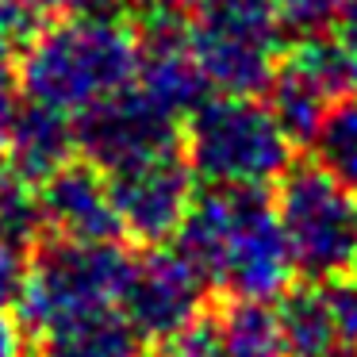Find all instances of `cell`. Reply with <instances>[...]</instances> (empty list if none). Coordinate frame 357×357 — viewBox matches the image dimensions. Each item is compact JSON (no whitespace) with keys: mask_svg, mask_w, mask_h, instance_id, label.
<instances>
[{"mask_svg":"<svg viewBox=\"0 0 357 357\" xmlns=\"http://www.w3.org/2000/svg\"><path fill=\"white\" fill-rule=\"evenodd\" d=\"M334 27L357 43V0H346V8H342V16H338V24H334Z\"/></svg>","mask_w":357,"mask_h":357,"instance_id":"obj_28","label":"cell"},{"mask_svg":"<svg viewBox=\"0 0 357 357\" xmlns=\"http://www.w3.org/2000/svg\"><path fill=\"white\" fill-rule=\"evenodd\" d=\"M35 342H39V357H139L142 346L119 307L89 311L39 334Z\"/></svg>","mask_w":357,"mask_h":357,"instance_id":"obj_14","label":"cell"},{"mask_svg":"<svg viewBox=\"0 0 357 357\" xmlns=\"http://www.w3.org/2000/svg\"><path fill=\"white\" fill-rule=\"evenodd\" d=\"M146 4H150V12H173V16H177V12L200 8L204 0H146Z\"/></svg>","mask_w":357,"mask_h":357,"instance_id":"obj_27","label":"cell"},{"mask_svg":"<svg viewBox=\"0 0 357 357\" xmlns=\"http://www.w3.org/2000/svg\"><path fill=\"white\" fill-rule=\"evenodd\" d=\"M35 231H43L39 188L20 177L8 158H0V238L27 242Z\"/></svg>","mask_w":357,"mask_h":357,"instance_id":"obj_19","label":"cell"},{"mask_svg":"<svg viewBox=\"0 0 357 357\" xmlns=\"http://www.w3.org/2000/svg\"><path fill=\"white\" fill-rule=\"evenodd\" d=\"M215 326L227 357H288L273 300H227Z\"/></svg>","mask_w":357,"mask_h":357,"instance_id":"obj_16","label":"cell"},{"mask_svg":"<svg viewBox=\"0 0 357 357\" xmlns=\"http://www.w3.org/2000/svg\"><path fill=\"white\" fill-rule=\"evenodd\" d=\"M277 315L288 357H334L342 349L326 284L288 288L277 303Z\"/></svg>","mask_w":357,"mask_h":357,"instance_id":"obj_15","label":"cell"},{"mask_svg":"<svg viewBox=\"0 0 357 357\" xmlns=\"http://www.w3.org/2000/svg\"><path fill=\"white\" fill-rule=\"evenodd\" d=\"M127 269H131V254L119 242L50 238L27 265L24 296L16 303L20 323L31 338H39L89 311L119 307Z\"/></svg>","mask_w":357,"mask_h":357,"instance_id":"obj_6","label":"cell"},{"mask_svg":"<svg viewBox=\"0 0 357 357\" xmlns=\"http://www.w3.org/2000/svg\"><path fill=\"white\" fill-rule=\"evenodd\" d=\"M162 357H227V346H223V338H219L215 319L200 315L196 323H188L181 334H173V338L165 342Z\"/></svg>","mask_w":357,"mask_h":357,"instance_id":"obj_21","label":"cell"},{"mask_svg":"<svg viewBox=\"0 0 357 357\" xmlns=\"http://www.w3.org/2000/svg\"><path fill=\"white\" fill-rule=\"evenodd\" d=\"M280 66L300 73L323 100L338 104L357 93V43L342 35L338 27H323V31H307L296 39V47L284 50Z\"/></svg>","mask_w":357,"mask_h":357,"instance_id":"obj_13","label":"cell"},{"mask_svg":"<svg viewBox=\"0 0 357 357\" xmlns=\"http://www.w3.org/2000/svg\"><path fill=\"white\" fill-rule=\"evenodd\" d=\"M31 354V334L20 319L0 315V357H27Z\"/></svg>","mask_w":357,"mask_h":357,"instance_id":"obj_26","label":"cell"},{"mask_svg":"<svg viewBox=\"0 0 357 357\" xmlns=\"http://www.w3.org/2000/svg\"><path fill=\"white\" fill-rule=\"evenodd\" d=\"M173 250L231 300H277L296 277L277 204L261 188L196 192Z\"/></svg>","mask_w":357,"mask_h":357,"instance_id":"obj_1","label":"cell"},{"mask_svg":"<svg viewBox=\"0 0 357 357\" xmlns=\"http://www.w3.org/2000/svg\"><path fill=\"white\" fill-rule=\"evenodd\" d=\"M334 307V323H338V346L342 354L357 357V280H334L326 284Z\"/></svg>","mask_w":357,"mask_h":357,"instance_id":"obj_23","label":"cell"},{"mask_svg":"<svg viewBox=\"0 0 357 357\" xmlns=\"http://www.w3.org/2000/svg\"><path fill=\"white\" fill-rule=\"evenodd\" d=\"M135 85L185 123V116L211 96V85L188 47V31L173 12H150V24L139 31V70Z\"/></svg>","mask_w":357,"mask_h":357,"instance_id":"obj_11","label":"cell"},{"mask_svg":"<svg viewBox=\"0 0 357 357\" xmlns=\"http://www.w3.org/2000/svg\"><path fill=\"white\" fill-rule=\"evenodd\" d=\"M185 31L211 93L257 96L284 58L288 27L273 0H204Z\"/></svg>","mask_w":357,"mask_h":357,"instance_id":"obj_5","label":"cell"},{"mask_svg":"<svg viewBox=\"0 0 357 357\" xmlns=\"http://www.w3.org/2000/svg\"><path fill=\"white\" fill-rule=\"evenodd\" d=\"M277 219L307 284H334L357 269V188L326 165H292L280 177Z\"/></svg>","mask_w":357,"mask_h":357,"instance_id":"obj_4","label":"cell"},{"mask_svg":"<svg viewBox=\"0 0 357 357\" xmlns=\"http://www.w3.org/2000/svg\"><path fill=\"white\" fill-rule=\"evenodd\" d=\"M296 142L257 96L211 93L181 123V154L204 188H269L292 169Z\"/></svg>","mask_w":357,"mask_h":357,"instance_id":"obj_3","label":"cell"},{"mask_svg":"<svg viewBox=\"0 0 357 357\" xmlns=\"http://www.w3.org/2000/svg\"><path fill=\"white\" fill-rule=\"evenodd\" d=\"M181 139V119L150 100L139 85L119 89L116 96L100 100L77 116V150L104 173L119 169L127 162L173 150Z\"/></svg>","mask_w":357,"mask_h":357,"instance_id":"obj_9","label":"cell"},{"mask_svg":"<svg viewBox=\"0 0 357 357\" xmlns=\"http://www.w3.org/2000/svg\"><path fill=\"white\" fill-rule=\"evenodd\" d=\"M334 357H354V354H342V349H338V354H334Z\"/></svg>","mask_w":357,"mask_h":357,"instance_id":"obj_29","label":"cell"},{"mask_svg":"<svg viewBox=\"0 0 357 357\" xmlns=\"http://www.w3.org/2000/svg\"><path fill=\"white\" fill-rule=\"evenodd\" d=\"M265 93H269L265 104L273 108L277 123L288 131V139H292L296 146H300V142H315L323 119L331 116V108H334L331 100H323V96H319L300 73L288 70V66H277V73H273Z\"/></svg>","mask_w":357,"mask_h":357,"instance_id":"obj_17","label":"cell"},{"mask_svg":"<svg viewBox=\"0 0 357 357\" xmlns=\"http://www.w3.org/2000/svg\"><path fill=\"white\" fill-rule=\"evenodd\" d=\"M27 261H24V242L0 238V315H8L24 296Z\"/></svg>","mask_w":357,"mask_h":357,"instance_id":"obj_22","label":"cell"},{"mask_svg":"<svg viewBox=\"0 0 357 357\" xmlns=\"http://www.w3.org/2000/svg\"><path fill=\"white\" fill-rule=\"evenodd\" d=\"M284 20L288 31L307 35V31H323V27H334L346 8V0H273Z\"/></svg>","mask_w":357,"mask_h":357,"instance_id":"obj_20","label":"cell"},{"mask_svg":"<svg viewBox=\"0 0 357 357\" xmlns=\"http://www.w3.org/2000/svg\"><path fill=\"white\" fill-rule=\"evenodd\" d=\"M20 81H16V62H12V39L0 31V146H4V135L8 123L20 108Z\"/></svg>","mask_w":357,"mask_h":357,"instance_id":"obj_24","label":"cell"},{"mask_svg":"<svg viewBox=\"0 0 357 357\" xmlns=\"http://www.w3.org/2000/svg\"><path fill=\"white\" fill-rule=\"evenodd\" d=\"M204 277L177 254V250L150 246L146 254L131 257L119 311L142 342H169L188 323L204 315Z\"/></svg>","mask_w":357,"mask_h":357,"instance_id":"obj_8","label":"cell"},{"mask_svg":"<svg viewBox=\"0 0 357 357\" xmlns=\"http://www.w3.org/2000/svg\"><path fill=\"white\" fill-rule=\"evenodd\" d=\"M4 146H8L12 169L39 188L50 173H58L77 158V119L47 104L20 100L8 135H4Z\"/></svg>","mask_w":357,"mask_h":357,"instance_id":"obj_12","label":"cell"},{"mask_svg":"<svg viewBox=\"0 0 357 357\" xmlns=\"http://www.w3.org/2000/svg\"><path fill=\"white\" fill-rule=\"evenodd\" d=\"M39 215L50 238L70 242H119V215L108 173L89 158H73L39 185Z\"/></svg>","mask_w":357,"mask_h":357,"instance_id":"obj_10","label":"cell"},{"mask_svg":"<svg viewBox=\"0 0 357 357\" xmlns=\"http://www.w3.org/2000/svg\"><path fill=\"white\" fill-rule=\"evenodd\" d=\"M315 146H319V165H326L334 177L357 188V93L331 108V116L323 119V127L315 135Z\"/></svg>","mask_w":357,"mask_h":357,"instance_id":"obj_18","label":"cell"},{"mask_svg":"<svg viewBox=\"0 0 357 357\" xmlns=\"http://www.w3.org/2000/svg\"><path fill=\"white\" fill-rule=\"evenodd\" d=\"M354 277H357V269H354Z\"/></svg>","mask_w":357,"mask_h":357,"instance_id":"obj_30","label":"cell"},{"mask_svg":"<svg viewBox=\"0 0 357 357\" xmlns=\"http://www.w3.org/2000/svg\"><path fill=\"white\" fill-rule=\"evenodd\" d=\"M31 12H58V16H85V12H112L119 0H24Z\"/></svg>","mask_w":357,"mask_h":357,"instance_id":"obj_25","label":"cell"},{"mask_svg":"<svg viewBox=\"0 0 357 357\" xmlns=\"http://www.w3.org/2000/svg\"><path fill=\"white\" fill-rule=\"evenodd\" d=\"M135 70L139 31L112 12L50 20L27 35L16 58L20 96L73 119L127 89Z\"/></svg>","mask_w":357,"mask_h":357,"instance_id":"obj_2","label":"cell"},{"mask_svg":"<svg viewBox=\"0 0 357 357\" xmlns=\"http://www.w3.org/2000/svg\"><path fill=\"white\" fill-rule=\"evenodd\" d=\"M108 185L123 238H135L142 246H162L177 238L196 200V173L188 169L177 146L108 169Z\"/></svg>","mask_w":357,"mask_h":357,"instance_id":"obj_7","label":"cell"}]
</instances>
